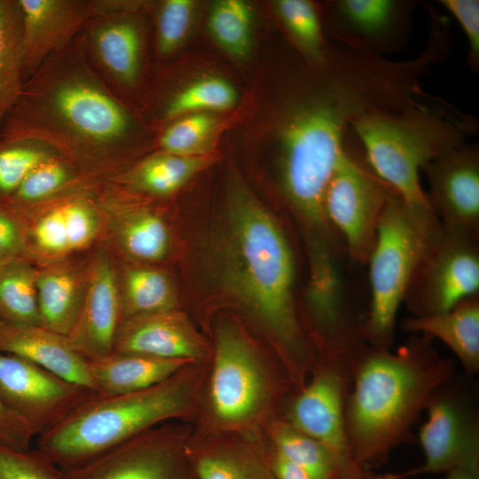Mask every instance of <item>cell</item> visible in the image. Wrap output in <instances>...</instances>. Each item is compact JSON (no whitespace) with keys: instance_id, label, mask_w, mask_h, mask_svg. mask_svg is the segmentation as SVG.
<instances>
[{"instance_id":"obj_1","label":"cell","mask_w":479,"mask_h":479,"mask_svg":"<svg viewBox=\"0 0 479 479\" xmlns=\"http://www.w3.org/2000/svg\"><path fill=\"white\" fill-rule=\"evenodd\" d=\"M137 115L90 68L77 36L25 81L0 137L32 138L103 183L143 155Z\"/></svg>"},{"instance_id":"obj_2","label":"cell","mask_w":479,"mask_h":479,"mask_svg":"<svg viewBox=\"0 0 479 479\" xmlns=\"http://www.w3.org/2000/svg\"><path fill=\"white\" fill-rule=\"evenodd\" d=\"M209 259L218 285L263 322L289 357H297L302 331L294 252L279 221L240 182L231 187Z\"/></svg>"},{"instance_id":"obj_3","label":"cell","mask_w":479,"mask_h":479,"mask_svg":"<svg viewBox=\"0 0 479 479\" xmlns=\"http://www.w3.org/2000/svg\"><path fill=\"white\" fill-rule=\"evenodd\" d=\"M431 339L413 334L396 351L365 345L352 368L345 426L352 459L372 469L411 436L436 392L454 375Z\"/></svg>"},{"instance_id":"obj_4","label":"cell","mask_w":479,"mask_h":479,"mask_svg":"<svg viewBox=\"0 0 479 479\" xmlns=\"http://www.w3.org/2000/svg\"><path fill=\"white\" fill-rule=\"evenodd\" d=\"M476 125L475 118L449 104L422 101L398 112L364 115L350 127L374 174L407 202L430 208L420 172L433 160L464 145Z\"/></svg>"},{"instance_id":"obj_5","label":"cell","mask_w":479,"mask_h":479,"mask_svg":"<svg viewBox=\"0 0 479 479\" xmlns=\"http://www.w3.org/2000/svg\"><path fill=\"white\" fill-rule=\"evenodd\" d=\"M184 370L139 391L116 396L96 393L59 425L38 436L37 448L60 469H69L163 420L184 415L192 399V386Z\"/></svg>"},{"instance_id":"obj_6","label":"cell","mask_w":479,"mask_h":479,"mask_svg":"<svg viewBox=\"0 0 479 479\" xmlns=\"http://www.w3.org/2000/svg\"><path fill=\"white\" fill-rule=\"evenodd\" d=\"M440 226L430 208L411 204L397 192L390 197L366 262L371 301L359 334L367 346L380 349L392 347L399 309Z\"/></svg>"},{"instance_id":"obj_7","label":"cell","mask_w":479,"mask_h":479,"mask_svg":"<svg viewBox=\"0 0 479 479\" xmlns=\"http://www.w3.org/2000/svg\"><path fill=\"white\" fill-rule=\"evenodd\" d=\"M150 4L101 0L100 13L91 16L77 35L82 55L96 76L119 99L133 108V98L146 76Z\"/></svg>"},{"instance_id":"obj_8","label":"cell","mask_w":479,"mask_h":479,"mask_svg":"<svg viewBox=\"0 0 479 479\" xmlns=\"http://www.w3.org/2000/svg\"><path fill=\"white\" fill-rule=\"evenodd\" d=\"M394 192L345 145L326 185L323 210L354 261L367 262L381 215Z\"/></svg>"},{"instance_id":"obj_9","label":"cell","mask_w":479,"mask_h":479,"mask_svg":"<svg viewBox=\"0 0 479 479\" xmlns=\"http://www.w3.org/2000/svg\"><path fill=\"white\" fill-rule=\"evenodd\" d=\"M478 292V235L441 224L419 263L404 302L412 316H428L446 312Z\"/></svg>"},{"instance_id":"obj_10","label":"cell","mask_w":479,"mask_h":479,"mask_svg":"<svg viewBox=\"0 0 479 479\" xmlns=\"http://www.w3.org/2000/svg\"><path fill=\"white\" fill-rule=\"evenodd\" d=\"M309 263L304 301L324 349V358H354L365 343L347 307L345 288L336 250L322 237L306 234Z\"/></svg>"},{"instance_id":"obj_11","label":"cell","mask_w":479,"mask_h":479,"mask_svg":"<svg viewBox=\"0 0 479 479\" xmlns=\"http://www.w3.org/2000/svg\"><path fill=\"white\" fill-rule=\"evenodd\" d=\"M270 397V384L254 348L231 325L216 337L210 383L212 410L222 422L240 425L252 420Z\"/></svg>"},{"instance_id":"obj_12","label":"cell","mask_w":479,"mask_h":479,"mask_svg":"<svg viewBox=\"0 0 479 479\" xmlns=\"http://www.w3.org/2000/svg\"><path fill=\"white\" fill-rule=\"evenodd\" d=\"M103 231L98 245L111 255L147 263H159L169 256L171 232L163 216L151 200L127 192L110 182L95 189Z\"/></svg>"},{"instance_id":"obj_13","label":"cell","mask_w":479,"mask_h":479,"mask_svg":"<svg viewBox=\"0 0 479 479\" xmlns=\"http://www.w3.org/2000/svg\"><path fill=\"white\" fill-rule=\"evenodd\" d=\"M96 392L19 356L0 352V398L40 436Z\"/></svg>"},{"instance_id":"obj_14","label":"cell","mask_w":479,"mask_h":479,"mask_svg":"<svg viewBox=\"0 0 479 479\" xmlns=\"http://www.w3.org/2000/svg\"><path fill=\"white\" fill-rule=\"evenodd\" d=\"M452 378L436 392L426 408L428 419L418 434L424 463L412 468V475L479 468L478 417L468 397L454 389Z\"/></svg>"},{"instance_id":"obj_15","label":"cell","mask_w":479,"mask_h":479,"mask_svg":"<svg viewBox=\"0 0 479 479\" xmlns=\"http://www.w3.org/2000/svg\"><path fill=\"white\" fill-rule=\"evenodd\" d=\"M354 361L342 357L324 358L310 381L303 385L291 402L287 420L325 444L345 465L355 462L345 426Z\"/></svg>"},{"instance_id":"obj_16","label":"cell","mask_w":479,"mask_h":479,"mask_svg":"<svg viewBox=\"0 0 479 479\" xmlns=\"http://www.w3.org/2000/svg\"><path fill=\"white\" fill-rule=\"evenodd\" d=\"M428 204L450 230L479 234V151L464 144L427 164Z\"/></svg>"},{"instance_id":"obj_17","label":"cell","mask_w":479,"mask_h":479,"mask_svg":"<svg viewBox=\"0 0 479 479\" xmlns=\"http://www.w3.org/2000/svg\"><path fill=\"white\" fill-rule=\"evenodd\" d=\"M418 2L336 0L328 4L331 35L339 41L383 56L404 46Z\"/></svg>"},{"instance_id":"obj_18","label":"cell","mask_w":479,"mask_h":479,"mask_svg":"<svg viewBox=\"0 0 479 479\" xmlns=\"http://www.w3.org/2000/svg\"><path fill=\"white\" fill-rule=\"evenodd\" d=\"M176 428L150 429L78 467L61 479H180Z\"/></svg>"},{"instance_id":"obj_19","label":"cell","mask_w":479,"mask_h":479,"mask_svg":"<svg viewBox=\"0 0 479 479\" xmlns=\"http://www.w3.org/2000/svg\"><path fill=\"white\" fill-rule=\"evenodd\" d=\"M122 322V310L111 254L98 245L91 250L90 277L78 318L67 335L89 361L110 355Z\"/></svg>"},{"instance_id":"obj_20","label":"cell","mask_w":479,"mask_h":479,"mask_svg":"<svg viewBox=\"0 0 479 479\" xmlns=\"http://www.w3.org/2000/svg\"><path fill=\"white\" fill-rule=\"evenodd\" d=\"M21 10L24 80L71 44L95 14L94 0H18Z\"/></svg>"},{"instance_id":"obj_21","label":"cell","mask_w":479,"mask_h":479,"mask_svg":"<svg viewBox=\"0 0 479 479\" xmlns=\"http://www.w3.org/2000/svg\"><path fill=\"white\" fill-rule=\"evenodd\" d=\"M113 352L192 361L205 345L186 318L177 310L122 320Z\"/></svg>"},{"instance_id":"obj_22","label":"cell","mask_w":479,"mask_h":479,"mask_svg":"<svg viewBox=\"0 0 479 479\" xmlns=\"http://www.w3.org/2000/svg\"><path fill=\"white\" fill-rule=\"evenodd\" d=\"M91 250L37 267L36 290L43 326L66 336L70 333L86 294Z\"/></svg>"},{"instance_id":"obj_23","label":"cell","mask_w":479,"mask_h":479,"mask_svg":"<svg viewBox=\"0 0 479 479\" xmlns=\"http://www.w3.org/2000/svg\"><path fill=\"white\" fill-rule=\"evenodd\" d=\"M0 352L26 358L95 391L89 360L74 349L67 336L43 326L0 320Z\"/></svg>"},{"instance_id":"obj_24","label":"cell","mask_w":479,"mask_h":479,"mask_svg":"<svg viewBox=\"0 0 479 479\" xmlns=\"http://www.w3.org/2000/svg\"><path fill=\"white\" fill-rule=\"evenodd\" d=\"M214 160L211 153L184 156L154 150L136 160L108 182L141 198L167 199L210 166Z\"/></svg>"},{"instance_id":"obj_25","label":"cell","mask_w":479,"mask_h":479,"mask_svg":"<svg viewBox=\"0 0 479 479\" xmlns=\"http://www.w3.org/2000/svg\"><path fill=\"white\" fill-rule=\"evenodd\" d=\"M189 362L112 352L103 358L89 361V370L97 394L116 396L155 386L185 369Z\"/></svg>"},{"instance_id":"obj_26","label":"cell","mask_w":479,"mask_h":479,"mask_svg":"<svg viewBox=\"0 0 479 479\" xmlns=\"http://www.w3.org/2000/svg\"><path fill=\"white\" fill-rule=\"evenodd\" d=\"M401 326L413 334L441 340L456 355L467 376L479 371L478 294L446 312L407 318Z\"/></svg>"},{"instance_id":"obj_27","label":"cell","mask_w":479,"mask_h":479,"mask_svg":"<svg viewBox=\"0 0 479 479\" xmlns=\"http://www.w3.org/2000/svg\"><path fill=\"white\" fill-rule=\"evenodd\" d=\"M112 255L122 320L177 310V294L169 275L153 263Z\"/></svg>"},{"instance_id":"obj_28","label":"cell","mask_w":479,"mask_h":479,"mask_svg":"<svg viewBox=\"0 0 479 479\" xmlns=\"http://www.w3.org/2000/svg\"><path fill=\"white\" fill-rule=\"evenodd\" d=\"M100 183L83 175L61 156L50 159L34 169L4 204L19 213Z\"/></svg>"},{"instance_id":"obj_29","label":"cell","mask_w":479,"mask_h":479,"mask_svg":"<svg viewBox=\"0 0 479 479\" xmlns=\"http://www.w3.org/2000/svg\"><path fill=\"white\" fill-rule=\"evenodd\" d=\"M21 10L18 0H0V127L17 101L24 80Z\"/></svg>"},{"instance_id":"obj_30","label":"cell","mask_w":479,"mask_h":479,"mask_svg":"<svg viewBox=\"0 0 479 479\" xmlns=\"http://www.w3.org/2000/svg\"><path fill=\"white\" fill-rule=\"evenodd\" d=\"M237 100V90L228 81L207 76L166 95L158 102L153 116L164 125L189 114L230 109Z\"/></svg>"},{"instance_id":"obj_31","label":"cell","mask_w":479,"mask_h":479,"mask_svg":"<svg viewBox=\"0 0 479 479\" xmlns=\"http://www.w3.org/2000/svg\"><path fill=\"white\" fill-rule=\"evenodd\" d=\"M38 268L27 258L0 267V320L43 326L38 304Z\"/></svg>"},{"instance_id":"obj_32","label":"cell","mask_w":479,"mask_h":479,"mask_svg":"<svg viewBox=\"0 0 479 479\" xmlns=\"http://www.w3.org/2000/svg\"><path fill=\"white\" fill-rule=\"evenodd\" d=\"M271 436L275 452L302 468L312 479H336L353 464L345 465L325 444L287 421L275 422Z\"/></svg>"},{"instance_id":"obj_33","label":"cell","mask_w":479,"mask_h":479,"mask_svg":"<svg viewBox=\"0 0 479 479\" xmlns=\"http://www.w3.org/2000/svg\"><path fill=\"white\" fill-rule=\"evenodd\" d=\"M274 10L282 26L302 55L312 61L326 51L323 20L319 6L309 0H278Z\"/></svg>"},{"instance_id":"obj_34","label":"cell","mask_w":479,"mask_h":479,"mask_svg":"<svg viewBox=\"0 0 479 479\" xmlns=\"http://www.w3.org/2000/svg\"><path fill=\"white\" fill-rule=\"evenodd\" d=\"M60 156L32 138L0 137V205H4L27 175L41 163Z\"/></svg>"},{"instance_id":"obj_35","label":"cell","mask_w":479,"mask_h":479,"mask_svg":"<svg viewBox=\"0 0 479 479\" xmlns=\"http://www.w3.org/2000/svg\"><path fill=\"white\" fill-rule=\"evenodd\" d=\"M242 0H219L208 17V30L217 44L237 59L246 58L251 48L253 12Z\"/></svg>"},{"instance_id":"obj_36","label":"cell","mask_w":479,"mask_h":479,"mask_svg":"<svg viewBox=\"0 0 479 479\" xmlns=\"http://www.w3.org/2000/svg\"><path fill=\"white\" fill-rule=\"evenodd\" d=\"M194 6L191 0L150 4L152 50L158 63L166 61L182 46L192 21Z\"/></svg>"},{"instance_id":"obj_37","label":"cell","mask_w":479,"mask_h":479,"mask_svg":"<svg viewBox=\"0 0 479 479\" xmlns=\"http://www.w3.org/2000/svg\"><path fill=\"white\" fill-rule=\"evenodd\" d=\"M217 126L209 113H193L170 121L154 138L155 150L184 156L208 154V143Z\"/></svg>"},{"instance_id":"obj_38","label":"cell","mask_w":479,"mask_h":479,"mask_svg":"<svg viewBox=\"0 0 479 479\" xmlns=\"http://www.w3.org/2000/svg\"><path fill=\"white\" fill-rule=\"evenodd\" d=\"M196 472L199 479H276L271 467L232 450L200 456L196 462Z\"/></svg>"},{"instance_id":"obj_39","label":"cell","mask_w":479,"mask_h":479,"mask_svg":"<svg viewBox=\"0 0 479 479\" xmlns=\"http://www.w3.org/2000/svg\"><path fill=\"white\" fill-rule=\"evenodd\" d=\"M0 479H61V469L40 449L0 446Z\"/></svg>"},{"instance_id":"obj_40","label":"cell","mask_w":479,"mask_h":479,"mask_svg":"<svg viewBox=\"0 0 479 479\" xmlns=\"http://www.w3.org/2000/svg\"><path fill=\"white\" fill-rule=\"evenodd\" d=\"M440 4L455 17L468 44L467 65L474 72L479 69V1L441 0Z\"/></svg>"},{"instance_id":"obj_41","label":"cell","mask_w":479,"mask_h":479,"mask_svg":"<svg viewBox=\"0 0 479 479\" xmlns=\"http://www.w3.org/2000/svg\"><path fill=\"white\" fill-rule=\"evenodd\" d=\"M26 227L23 219L5 205H0V267L26 258Z\"/></svg>"},{"instance_id":"obj_42","label":"cell","mask_w":479,"mask_h":479,"mask_svg":"<svg viewBox=\"0 0 479 479\" xmlns=\"http://www.w3.org/2000/svg\"><path fill=\"white\" fill-rule=\"evenodd\" d=\"M38 430L11 410L0 398V446L15 451H27Z\"/></svg>"},{"instance_id":"obj_43","label":"cell","mask_w":479,"mask_h":479,"mask_svg":"<svg viewBox=\"0 0 479 479\" xmlns=\"http://www.w3.org/2000/svg\"><path fill=\"white\" fill-rule=\"evenodd\" d=\"M412 474L411 469L402 473H375L373 469L353 463L345 467L336 479H404L412 476Z\"/></svg>"},{"instance_id":"obj_44","label":"cell","mask_w":479,"mask_h":479,"mask_svg":"<svg viewBox=\"0 0 479 479\" xmlns=\"http://www.w3.org/2000/svg\"><path fill=\"white\" fill-rule=\"evenodd\" d=\"M271 469L276 479H312L302 468L276 452Z\"/></svg>"},{"instance_id":"obj_45","label":"cell","mask_w":479,"mask_h":479,"mask_svg":"<svg viewBox=\"0 0 479 479\" xmlns=\"http://www.w3.org/2000/svg\"><path fill=\"white\" fill-rule=\"evenodd\" d=\"M444 479H479V468H457L446 472Z\"/></svg>"}]
</instances>
